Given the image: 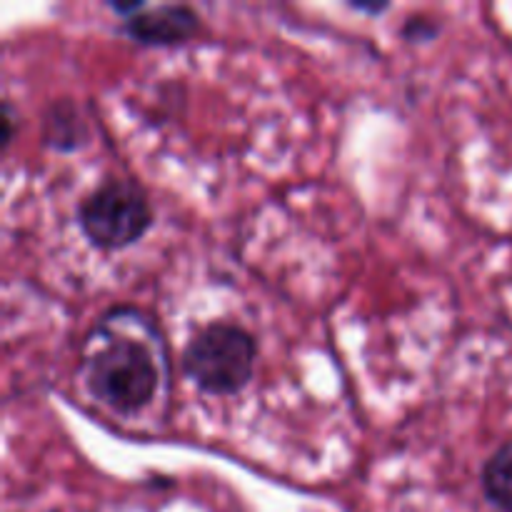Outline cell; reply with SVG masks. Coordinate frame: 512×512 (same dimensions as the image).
<instances>
[{
  "instance_id": "3957f363",
  "label": "cell",
  "mask_w": 512,
  "mask_h": 512,
  "mask_svg": "<svg viewBox=\"0 0 512 512\" xmlns=\"http://www.w3.org/2000/svg\"><path fill=\"white\" fill-rule=\"evenodd\" d=\"M153 205L135 180L108 178L78 205V225L93 248L123 250L153 228Z\"/></svg>"
},
{
  "instance_id": "8992f818",
  "label": "cell",
  "mask_w": 512,
  "mask_h": 512,
  "mask_svg": "<svg viewBox=\"0 0 512 512\" xmlns=\"http://www.w3.org/2000/svg\"><path fill=\"white\" fill-rule=\"evenodd\" d=\"M483 493L490 505L498 510L512 512V440L500 445L483 465Z\"/></svg>"
},
{
  "instance_id": "5b68a950",
  "label": "cell",
  "mask_w": 512,
  "mask_h": 512,
  "mask_svg": "<svg viewBox=\"0 0 512 512\" xmlns=\"http://www.w3.org/2000/svg\"><path fill=\"white\" fill-rule=\"evenodd\" d=\"M85 123L70 100H58L48 108L43 120V143L60 153H73L85 145Z\"/></svg>"
},
{
  "instance_id": "277c9868",
  "label": "cell",
  "mask_w": 512,
  "mask_h": 512,
  "mask_svg": "<svg viewBox=\"0 0 512 512\" xmlns=\"http://www.w3.org/2000/svg\"><path fill=\"white\" fill-rule=\"evenodd\" d=\"M203 23L195 8L178 3L140 8L123 18V33L145 48H178L200 33Z\"/></svg>"
},
{
  "instance_id": "9c48e42d",
  "label": "cell",
  "mask_w": 512,
  "mask_h": 512,
  "mask_svg": "<svg viewBox=\"0 0 512 512\" xmlns=\"http://www.w3.org/2000/svg\"><path fill=\"white\" fill-rule=\"evenodd\" d=\"M350 8H355V10H363V13H373V15H380V13H385V10L390 8L388 3H380V5H365V3H355V5H350Z\"/></svg>"
},
{
  "instance_id": "6da1fadb",
  "label": "cell",
  "mask_w": 512,
  "mask_h": 512,
  "mask_svg": "<svg viewBox=\"0 0 512 512\" xmlns=\"http://www.w3.org/2000/svg\"><path fill=\"white\" fill-rule=\"evenodd\" d=\"M258 343L243 325L210 323L188 340L183 373L200 393L213 398L238 395L253 380Z\"/></svg>"
},
{
  "instance_id": "7a4b0ae2",
  "label": "cell",
  "mask_w": 512,
  "mask_h": 512,
  "mask_svg": "<svg viewBox=\"0 0 512 512\" xmlns=\"http://www.w3.org/2000/svg\"><path fill=\"white\" fill-rule=\"evenodd\" d=\"M90 395L118 415H135L148 408L158 393V365L143 343L113 338L95 350L83 365Z\"/></svg>"
},
{
  "instance_id": "52a82bcc",
  "label": "cell",
  "mask_w": 512,
  "mask_h": 512,
  "mask_svg": "<svg viewBox=\"0 0 512 512\" xmlns=\"http://www.w3.org/2000/svg\"><path fill=\"white\" fill-rule=\"evenodd\" d=\"M438 33L440 25L435 23L433 18H428V15H410L403 23V30H400V35H403L408 43H428V40H433Z\"/></svg>"
},
{
  "instance_id": "ba28073f",
  "label": "cell",
  "mask_w": 512,
  "mask_h": 512,
  "mask_svg": "<svg viewBox=\"0 0 512 512\" xmlns=\"http://www.w3.org/2000/svg\"><path fill=\"white\" fill-rule=\"evenodd\" d=\"M15 120H18V115H15L13 103H10V100H3V115H0V128H3L0 140H3V148H8V145L13 143Z\"/></svg>"
}]
</instances>
